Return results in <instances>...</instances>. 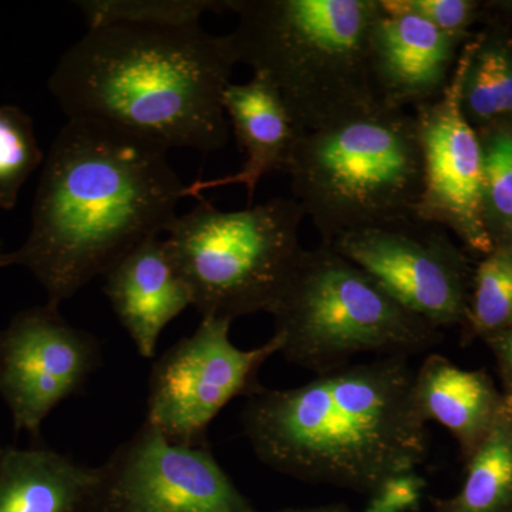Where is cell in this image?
I'll return each instance as SVG.
<instances>
[{"label": "cell", "instance_id": "9a60e30c", "mask_svg": "<svg viewBox=\"0 0 512 512\" xmlns=\"http://www.w3.org/2000/svg\"><path fill=\"white\" fill-rule=\"evenodd\" d=\"M225 116L229 117L245 163L237 174L185 185V197H201L202 192L225 185L242 184L248 200L254 198L256 185L271 173L286 171L293 147L301 130L274 84L261 74L248 83L229 84L222 96Z\"/></svg>", "mask_w": 512, "mask_h": 512}, {"label": "cell", "instance_id": "ba28073f", "mask_svg": "<svg viewBox=\"0 0 512 512\" xmlns=\"http://www.w3.org/2000/svg\"><path fill=\"white\" fill-rule=\"evenodd\" d=\"M231 323L227 318H202L191 336L154 363L146 423L171 443L204 447L212 420L232 400L258 392L259 370L281 353L284 342L278 333L259 348H237L229 338Z\"/></svg>", "mask_w": 512, "mask_h": 512}, {"label": "cell", "instance_id": "4fadbf2b", "mask_svg": "<svg viewBox=\"0 0 512 512\" xmlns=\"http://www.w3.org/2000/svg\"><path fill=\"white\" fill-rule=\"evenodd\" d=\"M466 37L448 35L410 13L382 8L370 35V73L383 106L406 110L439 99Z\"/></svg>", "mask_w": 512, "mask_h": 512}, {"label": "cell", "instance_id": "3957f363", "mask_svg": "<svg viewBox=\"0 0 512 512\" xmlns=\"http://www.w3.org/2000/svg\"><path fill=\"white\" fill-rule=\"evenodd\" d=\"M235 62L225 36L194 26L89 28L62 56L49 90L69 119H93L165 150H221L222 96Z\"/></svg>", "mask_w": 512, "mask_h": 512}, {"label": "cell", "instance_id": "e0dca14e", "mask_svg": "<svg viewBox=\"0 0 512 512\" xmlns=\"http://www.w3.org/2000/svg\"><path fill=\"white\" fill-rule=\"evenodd\" d=\"M101 467L49 448L0 451V512H83L92 508Z\"/></svg>", "mask_w": 512, "mask_h": 512}, {"label": "cell", "instance_id": "83f0119b", "mask_svg": "<svg viewBox=\"0 0 512 512\" xmlns=\"http://www.w3.org/2000/svg\"><path fill=\"white\" fill-rule=\"evenodd\" d=\"M3 256H5V252H3L2 244H0V268H3Z\"/></svg>", "mask_w": 512, "mask_h": 512}, {"label": "cell", "instance_id": "4316f807", "mask_svg": "<svg viewBox=\"0 0 512 512\" xmlns=\"http://www.w3.org/2000/svg\"><path fill=\"white\" fill-rule=\"evenodd\" d=\"M285 512H350L345 505H323V507L298 508V510H288Z\"/></svg>", "mask_w": 512, "mask_h": 512}, {"label": "cell", "instance_id": "52a82bcc", "mask_svg": "<svg viewBox=\"0 0 512 512\" xmlns=\"http://www.w3.org/2000/svg\"><path fill=\"white\" fill-rule=\"evenodd\" d=\"M305 217L293 198L221 211L198 197L175 217L165 239L202 318L271 313L303 254Z\"/></svg>", "mask_w": 512, "mask_h": 512}, {"label": "cell", "instance_id": "44dd1931", "mask_svg": "<svg viewBox=\"0 0 512 512\" xmlns=\"http://www.w3.org/2000/svg\"><path fill=\"white\" fill-rule=\"evenodd\" d=\"M483 147V212L494 247L512 242V120L477 131Z\"/></svg>", "mask_w": 512, "mask_h": 512}, {"label": "cell", "instance_id": "7a4b0ae2", "mask_svg": "<svg viewBox=\"0 0 512 512\" xmlns=\"http://www.w3.org/2000/svg\"><path fill=\"white\" fill-rule=\"evenodd\" d=\"M413 380L409 357L382 356L292 389L261 387L247 397L242 427L272 470L369 497L426 460L427 423Z\"/></svg>", "mask_w": 512, "mask_h": 512}, {"label": "cell", "instance_id": "9c48e42d", "mask_svg": "<svg viewBox=\"0 0 512 512\" xmlns=\"http://www.w3.org/2000/svg\"><path fill=\"white\" fill-rule=\"evenodd\" d=\"M328 247L436 328L463 325L474 272L439 225L410 220L357 229Z\"/></svg>", "mask_w": 512, "mask_h": 512}, {"label": "cell", "instance_id": "277c9868", "mask_svg": "<svg viewBox=\"0 0 512 512\" xmlns=\"http://www.w3.org/2000/svg\"><path fill=\"white\" fill-rule=\"evenodd\" d=\"M229 10L232 59L274 84L301 133L382 106L369 56L380 0H231Z\"/></svg>", "mask_w": 512, "mask_h": 512}, {"label": "cell", "instance_id": "5b68a950", "mask_svg": "<svg viewBox=\"0 0 512 512\" xmlns=\"http://www.w3.org/2000/svg\"><path fill=\"white\" fill-rule=\"evenodd\" d=\"M285 173L320 244L357 229L414 220L423 190L416 117L382 104L302 133Z\"/></svg>", "mask_w": 512, "mask_h": 512}, {"label": "cell", "instance_id": "ac0fdd59", "mask_svg": "<svg viewBox=\"0 0 512 512\" xmlns=\"http://www.w3.org/2000/svg\"><path fill=\"white\" fill-rule=\"evenodd\" d=\"M454 497H431L434 512H512V403L505 397L500 416L474 456Z\"/></svg>", "mask_w": 512, "mask_h": 512}, {"label": "cell", "instance_id": "d4e9b609", "mask_svg": "<svg viewBox=\"0 0 512 512\" xmlns=\"http://www.w3.org/2000/svg\"><path fill=\"white\" fill-rule=\"evenodd\" d=\"M426 487V480L417 471L389 478L369 495L365 512L419 511Z\"/></svg>", "mask_w": 512, "mask_h": 512}, {"label": "cell", "instance_id": "cb8c5ba5", "mask_svg": "<svg viewBox=\"0 0 512 512\" xmlns=\"http://www.w3.org/2000/svg\"><path fill=\"white\" fill-rule=\"evenodd\" d=\"M380 5L387 12L410 13L441 32L466 39L480 8L473 0H380Z\"/></svg>", "mask_w": 512, "mask_h": 512}, {"label": "cell", "instance_id": "8fae6325", "mask_svg": "<svg viewBox=\"0 0 512 512\" xmlns=\"http://www.w3.org/2000/svg\"><path fill=\"white\" fill-rule=\"evenodd\" d=\"M476 39L467 40L443 94L414 109L423 151V190L414 220L450 229L467 247L494 248L483 212V147L461 111V84Z\"/></svg>", "mask_w": 512, "mask_h": 512}, {"label": "cell", "instance_id": "603a6c76", "mask_svg": "<svg viewBox=\"0 0 512 512\" xmlns=\"http://www.w3.org/2000/svg\"><path fill=\"white\" fill-rule=\"evenodd\" d=\"M42 163L32 119L19 107L0 106V208H15L20 190Z\"/></svg>", "mask_w": 512, "mask_h": 512}, {"label": "cell", "instance_id": "30bf717a", "mask_svg": "<svg viewBox=\"0 0 512 512\" xmlns=\"http://www.w3.org/2000/svg\"><path fill=\"white\" fill-rule=\"evenodd\" d=\"M97 512H258L207 447L174 444L144 423L101 467Z\"/></svg>", "mask_w": 512, "mask_h": 512}, {"label": "cell", "instance_id": "484cf974", "mask_svg": "<svg viewBox=\"0 0 512 512\" xmlns=\"http://www.w3.org/2000/svg\"><path fill=\"white\" fill-rule=\"evenodd\" d=\"M488 343L494 350L498 363H500L501 372L510 387V394L505 397L512 399V328L491 336L488 338Z\"/></svg>", "mask_w": 512, "mask_h": 512}, {"label": "cell", "instance_id": "8992f818", "mask_svg": "<svg viewBox=\"0 0 512 512\" xmlns=\"http://www.w3.org/2000/svg\"><path fill=\"white\" fill-rule=\"evenodd\" d=\"M286 360L316 375L357 356L410 357L440 343V329L404 308L328 245L303 251L272 309Z\"/></svg>", "mask_w": 512, "mask_h": 512}, {"label": "cell", "instance_id": "7402d4cb", "mask_svg": "<svg viewBox=\"0 0 512 512\" xmlns=\"http://www.w3.org/2000/svg\"><path fill=\"white\" fill-rule=\"evenodd\" d=\"M231 0H90L79 2L89 28L127 23L144 26L200 25L205 12L229 10Z\"/></svg>", "mask_w": 512, "mask_h": 512}, {"label": "cell", "instance_id": "f1b7e54d", "mask_svg": "<svg viewBox=\"0 0 512 512\" xmlns=\"http://www.w3.org/2000/svg\"><path fill=\"white\" fill-rule=\"evenodd\" d=\"M507 399H508V397H507ZM508 400H510V402L512 403V399H508Z\"/></svg>", "mask_w": 512, "mask_h": 512}, {"label": "cell", "instance_id": "f546056e", "mask_svg": "<svg viewBox=\"0 0 512 512\" xmlns=\"http://www.w3.org/2000/svg\"><path fill=\"white\" fill-rule=\"evenodd\" d=\"M0 451H2V448H0Z\"/></svg>", "mask_w": 512, "mask_h": 512}, {"label": "cell", "instance_id": "d6986e66", "mask_svg": "<svg viewBox=\"0 0 512 512\" xmlns=\"http://www.w3.org/2000/svg\"><path fill=\"white\" fill-rule=\"evenodd\" d=\"M461 111L476 130L512 120V36L497 26L476 39L461 84Z\"/></svg>", "mask_w": 512, "mask_h": 512}, {"label": "cell", "instance_id": "7c38bea8", "mask_svg": "<svg viewBox=\"0 0 512 512\" xmlns=\"http://www.w3.org/2000/svg\"><path fill=\"white\" fill-rule=\"evenodd\" d=\"M100 365L99 343L55 306L18 313L0 332V396L16 431L39 437L43 421Z\"/></svg>", "mask_w": 512, "mask_h": 512}, {"label": "cell", "instance_id": "2e32d148", "mask_svg": "<svg viewBox=\"0 0 512 512\" xmlns=\"http://www.w3.org/2000/svg\"><path fill=\"white\" fill-rule=\"evenodd\" d=\"M413 399L426 423L436 421L453 434L467 461L493 429L505 402L485 373L461 369L439 353H430L414 372Z\"/></svg>", "mask_w": 512, "mask_h": 512}, {"label": "cell", "instance_id": "6da1fadb", "mask_svg": "<svg viewBox=\"0 0 512 512\" xmlns=\"http://www.w3.org/2000/svg\"><path fill=\"white\" fill-rule=\"evenodd\" d=\"M164 147L93 119H69L47 154L32 227L3 268L23 266L59 308L138 245L167 231L185 185Z\"/></svg>", "mask_w": 512, "mask_h": 512}, {"label": "cell", "instance_id": "ffe728a7", "mask_svg": "<svg viewBox=\"0 0 512 512\" xmlns=\"http://www.w3.org/2000/svg\"><path fill=\"white\" fill-rule=\"evenodd\" d=\"M461 326L487 339L512 328V242L495 245L477 266Z\"/></svg>", "mask_w": 512, "mask_h": 512}, {"label": "cell", "instance_id": "5bb4252c", "mask_svg": "<svg viewBox=\"0 0 512 512\" xmlns=\"http://www.w3.org/2000/svg\"><path fill=\"white\" fill-rule=\"evenodd\" d=\"M104 292L137 352L156 356L158 340L171 320L192 306L190 286L165 239L151 238L128 252L104 275Z\"/></svg>", "mask_w": 512, "mask_h": 512}]
</instances>
